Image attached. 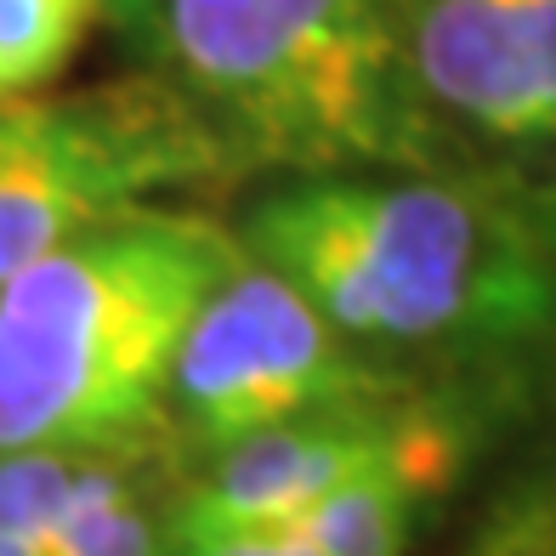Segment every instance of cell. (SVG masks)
<instances>
[{
    "mask_svg": "<svg viewBox=\"0 0 556 556\" xmlns=\"http://www.w3.org/2000/svg\"><path fill=\"white\" fill-rule=\"evenodd\" d=\"M97 23V0H0V103L52 86Z\"/></svg>",
    "mask_w": 556,
    "mask_h": 556,
    "instance_id": "10",
    "label": "cell"
},
{
    "mask_svg": "<svg viewBox=\"0 0 556 556\" xmlns=\"http://www.w3.org/2000/svg\"><path fill=\"white\" fill-rule=\"evenodd\" d=\"M97 23H109V35L131 52H160L165 0H97Z\"/></svg>",
    "mask_w": 556,
    "mask_h": 556,
    "instance_id": "13",
    "label": "cell"
},
{
    "mask_svg": "<svg viewBox=\"0 0 556 556\" xmlns=\"http://www.w3.org/2000/svg\"><path fill=\"white\" fill-rule=\"evenodd\" d=\"M534 199L545 222L551 295H545V318L528 352L500 375V387L517 403H528L534 448H528V466L517 471V483L489 511L477 556H556V188H534Z\"/></svg>",
    "mask_w": 556,
    "mask_h": 556,
    "instance_id": "8",
    "label": "cell"
},
{
    "mask_svg": "<svg viewBox=\"0 0 556 556\" xmlns=\"http://www.w3.org/2000/svg\"><path fill=\"white\" fill-rule=\"evenodd\" d=\"M233 233L250 262L392 364L454 352L500 381L534 341L551 295L545 222L522 176H273L250 193Z\"/></svg>",
    "mask_w": 556,
    "mask_h": 556,
    "instance_id": "1",
    "label": "cell"
},
{
    "mask_svg": "<svg viewBox=\"0 0 556 556\" xmlns=\"http://www.w3.org/2000/svg\"><path fill=\"white\" fill-rule=\"evenodd\" d=\"M154 58L233 176L454 170L403 0H165Z\"/></svg>",
    "mask_w": 556,
    "mask_h": 556,
    "instance_id": "3",
    "label": "cell"
},
{
    "mask_svg": "<svg viewBox=\"0 0 556 556\" xmlns=\"http://www.w3.org/2000/svg\"><path fill=\"white\" fill-rule=\"evenodd\" d=\"M244 262L227 222L142 205L0 285V454H142L199 307Z\"/></svg>",
    "mask_w": 556,
    "mask_h": 556,
    "instance_id": "2",
    "label": "cell"
},
{
    "mask_svg": "<svg viewBox=\"0 0 556 556\" xmlns=\"http://www.w3.org/2000/svg\"><path fill=\"white\" fill-rule=\"evenodd\" d=\"M426 109L494 154L556 148V0H403Z\"/></svg>",
    "mask_w": 556,
    "mask_h": 556,
    "instance_id": "6",
    "label": "cell"
},
{
    "mask_svg": "<svg viewBox=\"0 0 556 556\" xmlns=\"http://www.w3.org/2000/svg\"><path fill=\"white\" fill-rule=\"evenodd\" d=\"M432 409V397L403 392V397H375L352 403V409H330L278 432L244 438L239 448L205 460L188 489L176 494L165 522L188 528H285L307 511L313 500L341 489L352 471L375 466L381 454H392L409 426Z\"/></svg>",
    "mask_w": 556,
    "mask_h": 556,
    "instance_id": "7",
    "label": "cell"
},
{
    "mask_svg": "<svg viewBox=\"0 0 556 556\" xmlns=\"http://www.w3.org/2000/svg\"><path fill=\"white\" fill-rule=\"evenodd\" d=\"M160 556H318L290 528H188L165 522V551Z\"/></svg>",
    "mask_w": 556,
    "mask_h": 556,
    "instance_id": "12",
    "label": "cell"
},
{
    "mask_svg": "<svg viewBox=\"0 0 556 556\" xmlns=\"http://www.w3.org/2000/svg\"><path fill=\"white\" fill-rule=\"evenodd\" d=\"M114 460H142V454H58V448L0 454V556L52 551L74 505L91 494V483Z\"/></svg>",
    "mask_w": 556,
    "mask_h": 556,
    "instance_id": "9",
    "label": "cell"
},
{
    "mask_svg": "<svg viewBox=\"0 0 556 556\" xmlns=\"http://www.w3.org/2000/svg\"><path fill=\"white\" fill-rule=\"evenodd\" d=\"M420 387V369L341 336L295 285L244 256L199 307L176 352L160 438L199 471L244 438Z\"/></svg>",
    "mask_w": 556,
    "mask_h": 556,
    "instance_id": "5",
    "label": "cell"
},
{
    "mask_svg": "<svg viewBox=\"0 0 556 556\" xmlns=\"http://www.w3.org/2000/svg\"><path fill=\"white\" fill-rule=\"evenodd\" d=\"M165 551V511L148 500L137 460H114L74 505L63 534L46 556H160Z\"/></svg>",
    "mask_w": 556,
    "mask_h": 556,
    "instance_id": "11",
    "label": "cell"
},
{
    "mask_svg": "<svg viewBox=\"0 0 556 556\" xmlns=\"http://www.w3.org/2000/svg\"><path fill=\"white\" fill-rule=\"evenodd\" d=\"M227 154L165 74L0 103V285L86 227L222 182Z\"/></svg>",
    "mask_w": 556,
    "mask_h": 556,
    "instance_id": "4",
    "label": "cell"
}]
</instances>
